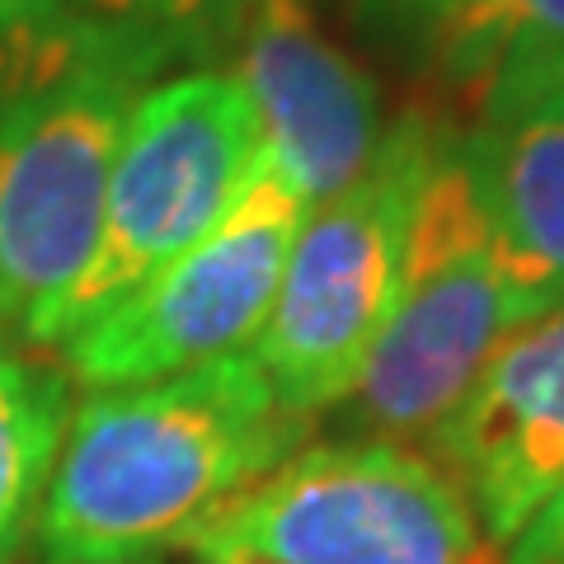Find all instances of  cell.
I'll return each mask as SVG.
<instances>
[{
	"label": "cell",
	"instance_id": "obj_6",
	"mask_svg": "<svg viewBox=\"0 0 564 564\" xmlns=\"http://www.w3.org/2000/svg\"><path fill=\"white\" fill-rule=\"evenodd\" d=\"M203 564H494L443 466L391 443L292 452L184 541Z\"/></svg>",
	"mask_w": 564,
	"mask_h": 564
},
{
	"label": "cell",
	"instance_id": "obj_10",
	"mask_svg": "<svg viewBox=\"0 0 564 564\" xmlns=\"http://www.w3.org/2000/svg\"><path fill=\"white\" fill-rule=\"evenodd\" d=\"M494 250L527 321L564 302V85L462 137Z\"/></svg>",
	"mask_w": 564,
	"mask_h": 564
},
{
	"label": "cell",
	"instance_id": "obj_7",
	"mask_svg": "<svg viewBox=\"0 0 564 564\" xmlns=\"http://www.w3.org/2000/svg\"><path fill=\"white\" fill-rule=\"evenodd\" d=\"M306 212V198L263 155L217 231L66 334L57 344L66 372L90 391H118L250 352Z\"/></svg>",
	"mask_w": 564,
	"mask_h": 564
},
{
	"label": "cell",
	"instance_id": "obj_1",
	"mask_svg": "<svg viewBox=\"0 0 564 564\" xmlns=\"http://www.w3.org/2000/svg\"><path fill=\"white\" fill-rule=\"evenodd\" d=\"M306 429L254 352L95 391L70 410L39 541L52 564H141L278 470Z\"/></svg>",
	"mask_w": 564,
	"mask_h": 564
},
{
	"label": "cell",
	"instance_id": "obj_16",
	"mask_svg": "<svg viewBox=\"0 0 564 564\" xmlns=\"http://www.w3.org/2000/svg\"><path fill=\"white\" fill-rule=\"evenodd\" d=\"M212 564H259V560H240V555H231V560H212Z\"/></svg>",
	"mask_w": 564,
	"mask_h": 564
},
{
	"label": "cell",
	"instance_id": "obj_17",
	"mask_svg": "<svg viewBox=\"0 0 564 564\" xmlns=\"http://www.w3.org/2000/svg\"><path fill=\"white\" fill-rule=\"evenodd\" d=\"M0 6H10V0H0Z\"/></svg>",
	"mask_w": 564,
	"mask_h": 564
},
{
	"label": "cell",
	"instance_id": "obj_2",
	"mask_svg": "<svg viewBox=\"0 0 564 564\" xmlns=\"http://www.w3.org/2000/svg\"><path fill=\"white\" fill-rule=\"evenodd\" d=\"M174 52L52 0L0 6V329L33 344L90 263L122 122Z\"/></svg>",
	"mask_w": 564,
	"mask_h": 564
},
{
	"label": "cell",
	"instance_id": "obj_18",
	"mask_svg": "<svg viewBox=\"0 0 564 564\" xmlns=\"http://www.w3.org/2000/svg\"><path fill=\"white\" fill-rule=\"evenodd\" d=\"M141 564H151V560H141Z\"/></svg>",
	"mask_w": 564,
	"mask_h": 564
},
{
	"label": "cell",
	"instance_id": "obj_14",
	"mask_svg": "<svg viewBox=\"0 0 564 564\" xmlns=\"http://www.w3.org/2000/svg\"><path fill=\"white\" fill-rule=\"evenodd\" d=\"M494 564H564V485L541 503V513L494 555Z\"/></svg>",
	"mask_w": 564,
	"mask_h": 564
},
{
	"label": "cell",
	"instance_id": "obj_8",
	"mask_svg": "<svg viewBox=\"0 0 564 564\" xmlns=\"http://www.w3.org/2000/svg\"><path fill=\"white\" fill-rule=\"evenodd\" d=\"M423 456L462 489L494 555L541 513L564 485V302L494 348Z\"/></svg>",
	"mask_w": 564,
	"mask_h": 564
},
{
	"label": "cell",
	"instance_id": "obj_15",
	"mask_svg": "<svg viewBox=\"0 0 564 564\" xmlns=\"http://www.w3.org/2000/svg\"><path fill=\"white\" fill-rule=\"evenodd\" d=\"M367 14H377V20L395 24V29H423L433 33L437 20H447V14L462 6V0H358Z\"/></svg>",
	"mask_w": 564,
	"mask_h": 564
},
{
	"label": "cell",
	"instance_id": "obj_4",
	"mask_svg": "<svg viewBox=\"0 0 564 564\" xmlns=\"http://www.w3.org/2000/svg\"><path fill=\"white\" fill-rule=\"evenodd\" d=\"M447 141L452 128L404 113L381 132L372 161L306 212L250 348L278 400L302 419L329 414L372 358L400 282L414 198Z\"/></svg>",
	"mask_w": 564,
	"mask_h": 564
},
{
	"label": "cell",
	"instance_id": "obj_13",
	"mask_svg": "<svg viewBox=\"0 0 564 564\" xmlns=\"http://www.w3.org/2000/svg\"><path fill=\"white\" fill-rule=\"evenodd\" d=\"M52 6L80 14V20L155 33V39H170L174 47H184L188 33L203 29L226 0H52Z\"/></svg>",
	"mask_w": 564,
	"mask_h": 564
},
{
	"label": "cell",
	"instance_id": "obj_9",
	"mask_svg": "<svg viewBox=\"0 0 564 564\" xmlns=\"http://www.w3.org/2000/svg\"><path fill=\"white\" fill-rule=\"evenodd\" d=\"M240 85L250 90L273 165L306 207L372 161L381 104L372 76L334 47L306 0H245Z\"/></svg>",
	"mask_w": 564,
	"mask_h": 564
},
{
	"label": "cell",
	"instance_id": "obj_5",
	"mask_svg": "<svg viewBox=\"0 0 564 564\" xmlns=\"http://www.w3.org/2000/svg\"><path fill=\"white\" fill-rule=\"evenodd\" d=\"M269 155L250 90L231 70H184L147 85L122 122L90 263L33 344L70 329L217 231Z\"/></svg>",
	"mask_w": 564,
	"mask_h": 564
},
{
	"label": "cell",
	"instance_id": "obj_12",
	"mask_svg": "<svg viewBox=\"0 0 564 564\" xmlns=\"http://www.w3.org/2000/svg\"><path fill=\"white\" fill-rule=\"evenodd\" d=\"M66 423V377L0 348V564L39 522Z\"/></svg>",
	"mask_w": 564,
	"mask_h": 564
},
{
	"label": "cell",
	"instance_id": "obj_3",
	"mask_svg": "<svg viewBox=\"0 0 564 564\" xmlns=\"http://www.w3.org/2000/svg\"><path fill=\"white\" fill-rule=\"evenodd\" d=\"M522 321L527 311L503 278L466 147L452 132L414 198L381 339L329 414L358 443L423 452Z\"/></svg>",
	"mask_w": 564,
	"mask_h": 564
},
{
	"label": "cell",
	"instance_id": "obj_11",
	"mask_svg": "<svg viewBox=\"0 0 564 564\" xmlns=\"http://www.w3.org/2000/svg\"><path fill=\"white\" fill-rule=\"evenodd\" d=\"M433 57L480 118H503L564 85V0H462L437 20Z\"/></svg>",
	"mask_w": 564,
	"mask_h": 564
}]
</instances>
